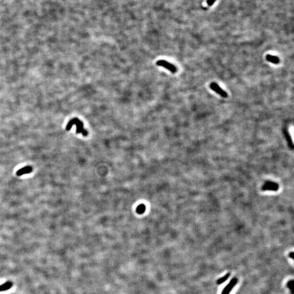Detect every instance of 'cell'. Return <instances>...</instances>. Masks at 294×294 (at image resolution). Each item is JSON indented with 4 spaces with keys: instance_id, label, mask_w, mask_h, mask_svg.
Wrapping results in <instances>:
<instances>
[{
    "instance_id": "1",
    "label": "cell",
    "mask_w": 294,
    "mask_h": 294,
    "mask_svg": "<svg viewBox=\"0 0 294 294\" xmlns=\"http://www.w3.org/2000/svg\"><path fill=\"white\" fill-rule=\"evenodd\" d=\"M74 125L76 126V133H81L84 136H86L88 135V132L83 129V123L78 118H74L70 121L66 127V130H70Z\"/></svg>"
},
{
    "instance_id": "2",
    "label": "cell",
    "mask_w": 294,
    "mask_h": 294,
    "mask_svg": "<svg viewBox=\"0 0 294 294\" xmlns=\"http://www.w3.org/2000/svg\"><path fill=\"white\" fill-rule=\"evenodd\" d=\"M156 64L159 66H161L166 68L168 70L170 71L172 73H175L176 71V67L174 65L170 63L167 61L160 60L156 62Z\"/></svg>"
},
{
    "instance_id": "3",
    "label": "cell",
    "mask_w": 294,
    "mask_h": 294,
    "mask_svg": "<svg viewBox=\"0 0 294 294\" xmlns=\"http://www.w3.org/2000/svg\"><path fill=\"white\" fill-rule=\"evenodd\" d=\"M210 87L212 89V91L215 92L217 94L221 95V97L223 98L227 97L228 94L226 92L224 91L216 83L213 82L211 83L210 85Z\"/></svg>"
},
{
    "instance_id": "4",
    "label": "cell",
    "mask_w": 294,
    "mask_h": 294,
    "mask_svg": "<svg viewBox=\"0 0 294 294\" xmlns=\"http://www.w3.org/2000/svg\"><path fill=\"white\" fill-rule=\"evenodd\" d=\"M238 280L237 278H234L231 280L229 284L226 285V287L223 289L221 294H229L234 287L236 285Z\"/></svg>"
},
{
    "instance_id": "5",
    "label": "cell",
    "mask_w": 294,
    "mask_h": 294,
    "mask_svg": "<svg viewBox=\"0 0 294 294\" xmlns=\"http://www.w3.org/2000/svg\"><path fill=\"white\" fill-rule=\"evenodd\" d=\"M32 171V168L31 166H26L18 170L16 172V175L18 176H21L23 174L30 173Z\"/></svg>"
},
{
    "instance_id": "6",
    "label": "cell",
    "mask_w": 294,
    "mask_h": 294,
    "mask_svg": "<svg viewBox=\"0 0 294 294\" xmlns=\"http://www.w3.org/2000/svg\"><path fill=\"white\" fill-rule=\"evenodd\" d=\"M13 285V284L10 281L5 282L4 283L0 285V292L8 290L10 288H12Z\"/></svg>"
},
{
    "instance_id": "7",
    "label": "cell",
    "mask_w": 294,
    "mask_h": 294,
    "mask_svg": "<svg viewBox=\"0 0 294 294\" xmlns=\"http://www.w3.org/2000/svg\"><path fill=\"white\" fill-rule=\"evenodd\" d=\"M266 58L267 61L271 62L272 63L277 64H278L279 63V58L277 57V56H275L271 55H267L266 56Z\"/></svg>"
},
{
    "instance_id": "8",
    "label": "cell",
    "mask_w": 294,
    "mask_h": 294,
    "mask_svg": "<svg viewBox=\"0 0 294 294\" xmlns=\"http://www.w3.org/2000/svg\"><path fill=\"white\" fill-rule=\"evenodd\" d=\"M146 206L144 204H140L137 206L136 209V212L138 214H142L145 212Z\"/></svg>"
},
{
    "instance_id": "9",
    "label": "cell",
    "mask_w": 294,
    "mask_h": 294,
    "mask_svg": "<svg viewBox=\"0 0 294 294\" xmlns=\"http://www.w3.org/2000/svg\"><path fill=\"white\" fill-rule=\"evenodd\" d=\"M231 275L230 273H227V275H226L225 276H223V277H222L221 278L218 279L217 281V283L218 284H221L222 283H223L225 281H226L229 277V276Z\"/></svg>"
},
{
    "instance_id": "10",
    "label": "cell",
    "mask_w": 294,
    "mask_h": 294,
    "mask_svg": "<svg viewBox=\"0 0 294 294\" xmlns=\"http://www.w3.org/2000/svg\"><path fill=\"white\" fill-rule=\"evenodd\" d=\"M287 286H288V288L291 291V294H294V291H293V290H293V288H294V281H293V280L289 281L288 282V284H287Z\"/></svg>"
},
{
    "instance_id": "11",
    "label": "cell",
    "mask_w": 294,
    "mask_h": 294,
    "mask_svg": "<svg viewBox=\"0 0 294 294\" xmlns=\"http://www.w3.org/2000/svg\"><path fill=\"white\" fill-rule=\"evenodd\" d=\"M270 188H271L270 189H272V190H273V189H276H276H277L276 185H273V184H268V186L267 185L265 186V188L266 189L268 190V189H270Z\"/></svg>"
},
{
    "instance_id": "12",
    "label": "cell",
    "mask_w": 294,
    "mask_h": 294,
    "mask_svg": "<svg viewBox=\"0 0 294 294\" xmlns=\"http://www.w3.org/2000/svg\"><path fill=\"white\" fill-rule=\"evenodd\" d=\"M289 257H290L292 259H294V252H291V253L289 254Z\"/></svg>"
},
{
    "instance_id": "13",
    "label": "cell",
    "mask_w": 294,
    "mask_h": 294,
    "mask_svg": "<svg viewBox=\"0 0 294 294\" xmlns=\"http://www.w3.org/2000/svg\"><path fill=\"white\" fill-rule=\"evenodd\" d=\"M215 0H208V3H209V4H212V3H214V2L215 1Z\"/></svg>"
}]
</instances>
